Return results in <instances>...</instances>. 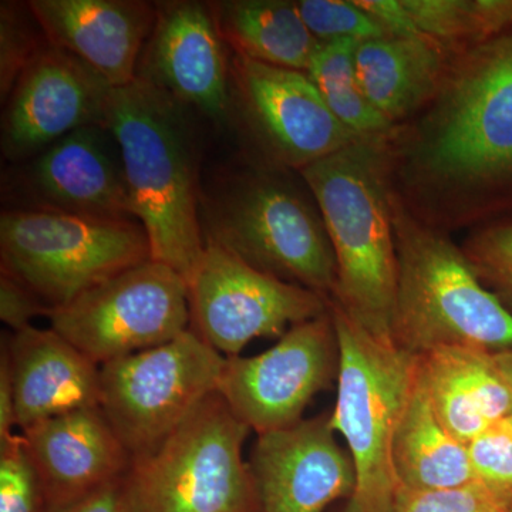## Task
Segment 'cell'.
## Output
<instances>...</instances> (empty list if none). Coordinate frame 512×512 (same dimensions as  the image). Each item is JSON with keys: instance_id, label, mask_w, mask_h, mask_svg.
Here are the masks:
<instances>
[{"instance_id": "6da1fadb", "label": "cell", "mask_w": 512, "mask_h": 512, "mask_svg": "<svg viewBox=\"0 0 512 512\" xmlns=\"http://www.w3.org/2000/svg\"><path fill=\"white\" fill-rule=\"evenodd\" d=\"M386 148L393 194L416 220L447 234L512 221V29L450 52Z\"/></svg>"}, {"instance_id": "7a4b0ae2", "label": "cell", "mask_w": 512, "mask_h": 512, "mask_svg": "<svg viewBox=\"0 0 512 512\" xmlns=\"http://www.w3.org/2000/svg\"><path fill=\"white\" fill-rule=\"evenodd\" d=\"M106 127L116 138L128 198L151 259L191 278L205 251L197 153L184 104L137 77L114 89Z\"/></svg>"}, {"instance_id": "3957f363", "label": "cell", "mask_w": 512, "mask_h": 512, "mask_svg": "<svg viewBox=\"0 0 512 512\" xmlns=\"http://www.w3.org/2000/svg\"><path fill=\"white\" fill-rule=\"evenodd\" d=\"M299 174L318 204L335 254L330 299L376 338L392 340L397 254L386 134L356 137Z\"/></svg>"}, {"instance_id": "277c9868", "label": "cell", "mask_w": 512, "mask_h": 512, "mask_svg": "<svg viewBox=\"0 0 512 512\" xmlns=\"http://www.w3.org/2000/svg\"><path fill=\"white\" fill-rule=\"evenodd\" d=\"M397 288L392 340L414 356L443 346L512 349V313L450 234L413 217L392 191Z\"/></svg>"}, {"instance_id": "5b68a950", "label": "cell", "mask_w": 512, "mask_h": 512, "mask_svg": "<svg viewBox=\"0 0 512 512\" xmlns=\"http://www.w3.org/2000/svg\"><path fill=\"white\" fill-rule=\"evenodd\" d=\"M293 173L262 163L231 175L201 202L205 242L265 274L332 298L336 261L328 231L308 185Z\"/></svg>"}, {"instance_id": "8992f818", "label": "cell", "mask_w": 512, "mask_h": 512, "mask_svg": "<svg viewBox=\"0 0 512 512\" xmlns=\"http://www.w3.org/2000/svg\"><path fill=\"white\" fill-rule=\"evenodd\" d=\"M339 340L338 397L333 429L348 444L356 487L345 512H394L400 484L394 473V436L416 384L419 356L376 338L330 299Z\"/></svg>"}, {"instance_id": "52a82bcc", "label": "cell", "mask_w": 512, "mask_h": 512, "mask_svg": "<svg viewBox=\"0 0 512 512\" xmlns=\"http://www.w3.org/2000/svg\"><path fill=\"white\" fill-rule=\"evenodd\" d=\"M251 429L208 396L126 474L131 512H258L244 444Z\"/></svg>"}, {"instance_id": "ba28073f", "label": "cell", "mask_w": 512, "mask_h": 512, "mask_svg": "<svg viewBox=\"0 0 512 512\" xmlns=\"http://www.w3.org/2000/svg\"><path fill=\"white\" fill-rule=\"evenodd\" d=\"M150 259V241L138 221L49 208L6 211L0 217L2 272L50 309Z\"/></svg>"}, {"instance_id": "9c48e42d", "label": "cell", "mask_w": 512, "mask_h": 512, "mask_svg": "<svg viewBox=\"0 0 512 512\" xmlns=\"http://www.w3.org/2000/svg\"><path fill=\"white\" fill-rule=\"evenodd\" d=\"M225 357L194 330L100 367V407L131 457L157 447L218 392Z\"/></svg>"}, {"instance_id": "30bf717a", "label": "cell", "mask_w": 512, "mask_h": 512, "mask_svg": "<svg viewBox=\"0 0 512 512\" xmlns=\"http://www.w3.org/2000/svg\"><path fill=\"white\" fill-rule=\"evenodd\" d=\"M46 319L101 367L164 345L190 329L188 284L170 266L150 259L50 309Z\"/></svg>"}, {"instance_id": "8fae6325", "label": "cell", "mask_w": 512, "mask_h": 512, "mask_svg": "<svg viewBox=\"0 0 512 512\" xmlns=\"http://www.w3.org/2000/svg\"><path fill=\"white\" fill-rule=\"evenodd\" d=\"M187 284L190 329L224 357L239 356L255 339H279L330 308L328 296L265 274L212 242Z\"/></svg>"}, {"instance_id": "7c38bea8", "label": "cell", "mask_w": 512, "mask_h": 512, "mask_svg": "<svg viewBox=\"0 0 512 512\" xmlns=\"http://www.w3.org/2000/svg\"><path fill=\"white\" fill-rule=\"evenodd\" d=\"M340 350L332 313L292 326L272 348L225 357L218 393L259 434L301 423L313 397L338 382Z\"/></svg>"}, {"instance_id": "4fadbf2b", "label": "cell", "mask_w": 512, "mask_h": 512, "mask_svg": "<svg viewBox=\"0 0 512 512\" xmlns=\"http://www.w3.org/2000/svg\"><path fill=\"white\" fill-rule=\"evenodd\" d=\"M229 72L231 97L262 163L299 173L360 137L333 116L308 73L237 55Z\"/></svg>"}, {"instance_id": "5bb4252c", "label": "cell", "mask_w": 512, "mask_h": 512, "mask_svg": "<svg viewBox=\"0 0 512 512\" xmlns=\"http://www.w3.org/2000/svg\"><path fill=\"white\" fill-rule=\"evenodd\" d=\"M111 87L76 56L53 45L40 50L9 94L2 119L3 154L39 156L86 126H106Z\"/></svg>"}, {"instance_id": "9a60e30c", "label": "cell", "mask_w": 512, "mask_h": 512, "mask_svg": "<svg viewBox=\"0 0 512 512\" xmlns=\"http://www.w3.org/2000/svg\"><path fill=\"white\" fill-rule=\"evenodd\" d=\"M247 461L258 512H325L355 491V466L330 412L259 434Z\"/></svg>"}, {"instance_id": "2e32d148", "label": "cell", "mask_w": 512, "mask_h": 512, "mask_svg": "<svg viewBox=\"0 0 512 512\" xmlns=\"http://www.w3.org/2000/svg\"><path fill=\"white\" fill-rule=\"evenodd\" d=\"M144 73L184 106L211 119H224L231 103V72L210 6L171 2L157 6V20L148 37Z\"/></svg>"}, {"instance_id": "e0dca14e", "label": "cell", "mask_w": 512, "mask_h": 512, "mask_svg": "<svg viewBox=\"0 0 512 512\" xmlns=\"http://www.w3.org/2000/svg\"><path fill=\"white\" fill-rule=\"evenodd\" d=\"M19 433L47 508L76 503L120 480L133 461L101 407L60 414Z\"/></svg>"}, {"instance_id": "ac0fdd59", "label": "cell", "mask_w": 512, "mask_h": 512, "mask_svg": "<svg viewBox=\"0 0 512 512\" xmlns=\"http://www.w3.org/2000/svg\"><path fill=\"white\" fill-rule=\"evenodd\" d=\"M50 45L76 56L114 89L137 79L138 59L153 33L157 6L138 0H32Z\"/></svg>"}, {"instance_id": "d6986e66", "label": "cell", "mask_w": 512, "mask_h": 512, "mask_svg": "<svg viewBox=\"0 0 512 512\" xmlns=\"http://www.w3.org/2000/svg\"><path fill=\"white\" fill-rule=\"evenodd\" d=\"M30 185L42 207L101 220L137 221L116 138L94 124L67 134L36 156Z\"/></svg>"}, {"instance_id": "ffe728a7", "label": "cell", "mask_w": 512, "mask_h": 512, "mask_svg": "<svg viewBox=\"0 0 512 512\" xmlns=\"http://www.w3.org/2000/svg\"><path fill=\"white\" fill-rule=\"evenodd\" d=\"M19 431L76 410L100 407V367L52 328L30 326L3 340Z\"/></svg>"}, {"instance_id": "44dd1931", "label": "cell", "mask_w": 512, "mask_h": 512, "mask_svg": "<svg viewBox=\"0 0 512 512\" xmlns=\"http://www.w3.org/2000/svg\"><path fill=\"white\" fill-rule=\"evenodd\" d=\"M419 376L437 417L463 444L494 421L511 416V390L491 350L474 346L431 350L419 356Z\"/></svg>"}, {"instance_id": "7402d4cb", "label": "cell", "mask_w": 512, "mask_h": 512, "mask_svg": "<svg viewBox=\"0 0 512 512\" xmlns=\"http://www.w3.org/2000/svg\"><path fill=\"white\" fill-rule=\"evenodd\" d=\"M448 56L430 37L365 40L356 50L357 80L377 113L390 126H399L434 96Z\"/></svg>"}, {"instance_id": "603a6c76", "label": "cell", "mask_w": 512, "mask_h": 512, "mask_svg": "<svg viewBox=\"0 0 512 512\" xmlns=\"http://www.w3.org/2000/svg\"><path fill=\"white\" fill-rule=\"evenodd\" d=\"M392 460L403 490L436 493L476 484L467 444L443 426L419 373L397 426Z\"/></svg>"}, {"instance_id": "cb8c5ba5", "label": "cell", "mask_w": 512, "mask_h": 512, "mask_svg": "<svg viewBox=\"0 0 512 512\" xmlns=\"http://www.w3.org/2000/svg\"><path fill=\"white\" fill-rule=\"evenodd\" d=\"M208 6L221 39L235 55L308 72L319 40L303 22L296 2L228 0Z\"/></svg>"}, {"instance_id": "d4e9b609", "label": "cell", "mask_w": 512, "mask_h": 512, "mask_svg": "<svg viewBox=\"0 0 512 512\" xmlns=\"http://www.w3.org/2000/svg\"><path fill=\"white\" fill-rule=\"evenodd\" d=\"M350 39L319 42L308 69L329 110L355 136H380L392 126L377 113L360 89L356 74V50Z\"/></svg>"}, {"instance_id": "484cf974", "label": "cell", "mask_w": 512, "mask_h": 512, "mask_svg": "<svg viewBox=\"0 0 512 512\" xmlns=\"http://www.w3.org/2000/svg\"><path fill=\"white\" fill-rule=\"evenodd\" d=\"M421 32L447 52L512 29V0H403Z\"/></svg>"}, {"instance_id": "4316f807", "label": "cell", "mask_w": 512, "mask_h": 512, "mask_svg": "<svg viewBox=\"0 0 512 512\" xmlns=\"http://www.w3.org/2000/svg\"><path fill=\"white\" fill-rule=\"evenodd\" d=\"M49 40L28 3L3 2L0 8V93L8 99L26 67Z\"/></svg>"}, {"instance_id": "83f0119b", "label": "cell", "mask_w": 512, "mask_h": 512, "mask_svg": "<svg viewBox=\"0 0 512 512\" xmlns=\"http://www.w3.org/2000/svg\"><path fill=\"white\" fill-rule=\"evenodd\" d=\"M460 247L485 288L512 313V221L471 229Z\"/></svg>"}, {"instance_id": "f1b7e54d", "label": "cell", "mask_w": 512, "mask_h": 512, "mask_svg": "<svg viewBox=\"0 0 512 512\" xmlns=\"http://www.w3.org/2000/svg\"><path fill=\"white\" fill-rule=\"evenodd\" d=\"M467 448L476 484L512 508V416L494 421Z\"/></svg>"}, {"instance_id": "f546056e", "label": "cell", "mask_w": 512, "mask_h": 512, "mask_svg": "<svg viewBox=\"0 0 512 512\" xmlns=\"http://www.w3.org/2000/svg\"><path fill=\"white\" fill-rule=\"evenodd\" d=\"M296 6L303 22L319 42L339 39L365 42L386 37L356 0H299Z\"/></svg>"}, {"instance_id": "4dcf8cb0", "label": "cell", "mask_w": 512, "mask_h": 512, "mask_svg": "<svg viewBox=\"0 0 512 512\" xmlns=\"http://www.w3.org/2000/svg\"><path fill=\"white\" fill-rule=\"evenodd\" d=\"M39 478L30 463L22 434L0 441V512H46Z\"/></svg>"}, {"instance_id": "1f68e13d", "label": "cell", "mask_w": 512, "mask_h": 512, "mask_svg": "<svg viewBox=\"0 0 512 512\" xmlns=\"http://www.w3.org/2000/svg\"><path fill=\"white\" fill-rule=\"evenodd\" d=\"M394 512H512L478 484L457 490L417 493L400 488Z\"/></svg>"}, {"instance_id": "d6a6232c", "label": "cell", "mask_w": 512, "mask_h": 512, "mask_svg": "<svg viewBox=\"0 0 512 512\" xmlns=\"http://www.w3.org/2000/svg\"><path fill=\"white\" fill-rule=\"evenodd\" d=\"M50 308L12 276L0 275V319L12 332L33 326V319L47 316Z\"/></svg>"}, {"instance_id": "836d02e7", "label": "cell", "mask_w": 512, "mask_h": 512, "mask_svg": "<svg viewBox=\"0 0 512 512\" xmlns=\"http://www.w3.org/2000/svg\"><path fill=\"white\" fill-rule=\"evenodd\" d=\"M390 37H427L407 12L403 0H356Z\"/></svg>"}, {"instance_id": "e575fe53", "label": "cell", "mask_w": 512, "mask_h": 512, "mask_svg": "<svg viewBox=\"0 0 512 512\" xmlns=\"http://www.w3.org/2000/svg\"><path fill=\"white\" fill-rule=\"evenodd\" d=\"M46 512H131L126 476L76 503L64 505V507L47 508Z\"/></svg>"}, {"instance_id": "d590c367", "label": "cell", "mask_w": 512, "mask_h": 512, "mask_svg": "<svg viewBox=\"0 0 512 512\" xmlns=\"http://www.w3.org/2000/svg\"><path fill=\"white\" fill-rule=\"evenodd\" d=\"M15 396H13L12 379H10L8 359L0 356V441L16 436Z\"/></svg>"}, {"instance_id": "8d00e7d4", "label": "cell", "mask_w": 512, "mask_h": 512, "mask_svg": "<svg viewBox=\"0 0 512 512\" xmlns=\"http://www.w3.org/2000/svg\"><path fill=\"white\" fill-rule=\"evenodd\" d=\"M495 359H497V363L498 366H500L501 373H503L505 380H507L508 387H510L512 396V349L501 350V352H495Z\"/></svg>"}]
</instances>
